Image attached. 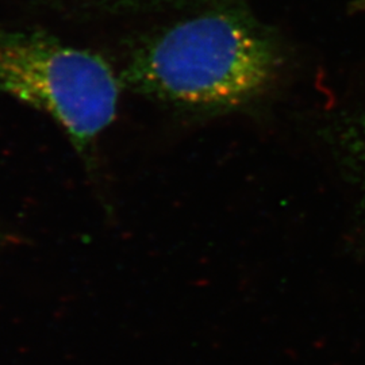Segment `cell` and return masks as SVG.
<instances>
[{"mask_svg": "<svg viewBox=\"0 0 365 365\" xmlns=\"http://www.w3.org/2000/svg\"><path fill=\"white\" fill-rule=\"evenodd\" d=\"M283 57L274 37L241 10H211L150 36L131 52L122 86L197 111L249 105L269 91Z\"/></svg>", "mask_w": 365, "mask_h": 365, "instance_id": "cell-1", "label": "cell"}, {"mask_svg": "<svg viewBox=\"0 0 365 365\" xmlns=\"http://www.w3.org/2000/svg\"><path fill=\"white\" fill-rule=\"evenodd\" d=\"M80 7L108 13H138L165 7H182L207 0H76Z\"/></svg>", "mask_w": 365, "mask_h": 365, "instance_id": "cell-4", "label": "cell"}, {"mask_svg": "<svg viewBox=\"0 0 365 365\" xmlns=\"http://www.w3.org/2000/svg\"><path fill=\"white\" fill-rule=\"evenodd\" d=\"M120 87L96 53L38 30H0V91L52 118L83 155L117 117Z\"/></svg>", "mask_w": 365, "mask_h": 365, "instance_id": "cell-2", "label": "cell"}, {"mask_svg": "<svg viewBox=\"0 0 365 365\" xmlns=\"http://www.w3.org/2000/svg\"><path fill=\"white\" fill-rule=\"evenodd\" d=\"M329 130L334 152L357 190L360 206L365 211V92L352 108L333 120Z\"/></svg>", "mask_w": 365, "mask_h": 365, "instance_id": "cell-3", "label": "cell"}]
</instances>
